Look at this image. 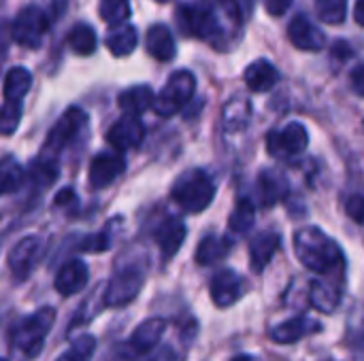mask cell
<instances>
[{
    "label": "cell",
    "instance_id": "6da1fadb",
    "mask_svg": "<svg viewBox=\"0 0 364 361\" xmlns=\"http://www.w3.org/2000/svg\"><path fill=\"white\" fill-rule=\"evenodd\" d=\"M222 15L230 17L222 0H186L179 4L177 21L183 34L196 36L200 40L211 43L215 49H222L230 38V28L226 26ZM228 21L235 23L232 17Z\"/></svg>",
    "mask_w": 364,
    "mask_h": 361
},
{
    "label": "cell",
    "instance_id": "7a4b0ae2",
    "mask_svg": "<svg viewBox=\"0 0 364 361\" xmlns=\"http://www.w3.org/2000/svg\"><path fill=\"white\" fill-rule=\"evenodd\" d=\"M294 253L299 262L316 272V274H326V277H339L343 274L346 268V255L343 249L337 245L335 238H331L324 230L316 226L301 228L294 234Z\"/></svg>",
    "mask_w": 364,
    "mask_h": 361
},
{
    "label": "cell",
    "instance_id": "3957f363",
    "mask_svg": "<svg viewBox=\"0 0 364 361\" xmlns=\"http://www.w3.org/2000/svg\"><path fill=\"white\" fill-rule=\"evenodd\" d=\"M55 323V309L43 306L32 315L17 319L9 332L11 351L23 361L36 360L45 347V340Z\"/></svg>",
    "mask_w": 364,
    "mask_h": 361
},
{
    "label": "cell",
    "instance_id": "277c9868",
    "mask_svg": "<svg viewBox=\"0 0 364 361\" xmlns=\"http://www.w3.org/2000/svg\"><path fill=\"white\" fill-rule=\"evenodd\" d=\"M218 185L205 168L183 170L171 187L173 202L186 213H203L211 206Z\"/></svg>",
    "mask_w": 364,
    "mask_h": 361
},
{
    "label": "cell",
    "instance_id": "5b68a950",
    "mask_svg": "<svg viewBox=\"0 0 364 361\" xmlns=\"http://www.w3.org/2000/svg\"><path fill=\"white\" fill-rule=\"evenodd\" d=\"M87 123V113L79 106H70L66 109L60 119L53 123V128L49 130L45 143H43V149L38 153V157H45V160H51V162H58L60 160V153L81 134V130L85 128Z\"/></svg>",
    "mask_w": 364,
    "mask_h": 361
},
{
    "label": "cell",
    "instance_id": "8992f818",
    "mask_svg": "<svg viewBox=\"0 0 364 361\" xmlns=\"http://www.w3.org/2000/svg\"><path fill=\"white\" fill-rule=\"evenodd\" d=\"M194 91L196 77L190 70H175L164 83V87L156 94L154 111L160 117H173L194 98Z\"/></svg>",
    "mask_w": 364,
    "mask_h": 361
},
{
    "label": "cell",
    "instance_id": "52a82bcc",
    "mask_svg": "<svg viewBox=\"0 0 364 361\" xmlns=\"http://www.w3.org/2000/svg\"><path fill=\"white\" fill-rule=\"evenodd\" d=\"M145 285V268L139 264H126L113 272L109 283L102 287L105 306H126L141 294Z\"/></svg>",
    "mask_w": 364,
    "mask_h": 361
},
{
    "label": "cell",
    "instance_id": "ba28073f",
    "mask_svg": "<svg viewBox=\"0 0 364 361\" xmlns=\"http://www.w3.org/2000/svg\"><path fill=\"white\" fill-rule=\"evenodd\" d=\"M49 30V15L41 6H23L13 19V38L26 49H38Z\"/></svg>",
    "mask_w": 364,
    "mask_h": 361
},
{
    "label": "cell",
    "instance_id": "9c48e42d",
    "mask_svg": "<svg viewBox=\"0 0 364 361\" xmlns=\"http://www.w3.org/2000/svg\"><path fill=\"white\" fill-rule=\"evenodd\" d=\"M309 147V132L301 121H290L282 130L267 134V151L277 160H292Z\"/></svg>",
    "mask_w": 364,
    "mask_h": 361
},
{
    "label": "cell",
    "instance_id": "30bf717a",
    "mask_svg": "<svg viewBox=\"0 0 364 361\" xmlns=\"http://www.w3.org/2000/svg\"><path fill=\"white\" fill-rule=\"evenodd\" d=\"M43 255H45V240L41 236H23L21 240H17L6 255V264L13 279L19 283L26 281L41 264Z\"/></svg>",
    "mask_w": 364,
    "mask_h": 361
},
{
    "label": "cell",
    "instance_id": "8fae6325",
    "mask_svg": "<svg viewBox=\"0 0 364 361\" xmlns=\"http://www.w3.org/2000/svg\"><path fill=\"white\" fill-rule=\"evenodd\" d=\"M166 328H168V323H166V319H162V317L145 319V321L130 334V338L126 340V345H124V355L130 357V360L147 357V355L158 347V343L162 340Z\"/></svg>",
    "mask_w": 364,
    "mask_h": 361
},
{
    "label": "cell",
    "instance_id": "7c38bea8",
    "mask_svg": "<svg viewBox=\"0 0 364 361\" xmlns=\"http://www.w3.org/2000/svg\"><path fill=\"white\" fill-rule=\"evenodd\" d=\"M143 138H145V126L136 115H124L107 130V143L113 149H117V153L141 147Z\"/></svg>",
    "mask_w": 364,
    "mask_h": 361
},
{
    "label": "cell",
    "instance_id": "4fadbf2b",
    "mask_svg": "<svg viewBox=\"0 0 364 361\" xmlns=\"http://www.w3.org/2000/svg\"><path fill=\"white\" fill-rule=\"evenodd\" d=\"M243 289L245 283L232 268L218 270L209 283V294L218 309H230L232 304H237L243 298Z\"/></svg>",
    "mask_w": 364,
    "mask_h": 361
},
{
    "label": "cell",
    "instance_id": "5bb4252c",
    "mask_svg": "<svg viewBox=\"0 0 364 361\" xmlns=\"http://www.w3.org/2000/svg\"><path fill=\"white\" fill-rule=\"evenodd\" d=\"M124 170H126V160L122 153L102 151L90 162V172H87L90 187L92 189H105L115 179H119Z\"/></svg>",
    "mask_w": 364,
    "mask_h": 361
},
{
    "label": "cell",
    "instance_id": "9a60e30c",
    "mask_svg": "<svg viewBox=\"0 0 364 361\" xmlns=\"http://www.w3.org/2000/svg\"><path fill=\"white\" fill-rule=\"evenodd\" d=\"M186 236H188V228H186V223H183L179 217H175V215L164 217V219L154 228V240H156L160 253H162L166 260L173 257V255L181 249Z\"/></svg>",
    "mask_w": 364,
    "mask_h": 361
},
{
    "label": "cell",
    "instance_id": "2e32d148",
    "mask_svg": "<svg viewBox=\"0 0 364 361\" xmlns=\"http://www.w3.org/2000/svg\"><path fill=\"white\" fill-rule=\"evenodd\" d=\"M290 194V181L279 170H262L256 181V200L260 206H273L286 200Z\"/></svg>",
    "mask_w": 364,
    "mask_h": 361
},
{
    "label": "cell",
    "instance_id": "e0dca14e",
    "mask_svg": "<svg viewBox=\"0 0 364 361\" xmlns=\"http://www.w3.org/2000/svg\"><path fill=\"white\" fill-rule=\"evenodd\" d=\"M320 330H322L320 321L305 317V315H299V317H292V319L271 328V338L277 345H294V343H299L311 334H318Z\"/></svg>",
    "mask_w": 364,
    "mask_h": 361
},
{
    "label": "cell",
    "instance_id": "ac0fdd59",
    "mask_svg": "<svg viewBox=\"0 0 364 361\" xmlns=\"http://www.w3.org/2000/svg\"><path fill=\"white\" fill-rule=\"evenodd\" d=\"M288 36H290L292 45L303 49V51H320V49H324V43H326L324 32L305 15H296L290 21Z\"/></svg>",
    "mask_w": 364,
    "mask_h": 361
},
{
    "label": "cell",
    "instance_id": "d6986e66",
    "mask_svg": "<svg viewBox=\"0 0 364 361\" xmlns=\"http://www.w3.org/2000/svg\"><path fill=\"white\" fill-rule=\"evenodd\" d=\"M87 277H90L87 264L81 260H70L58 270L53 287L62 298H68V296L79 294L87 285Z\"/></svg>",
    "mask_w": 364,
    "mask_h": 361
},
{
    "label": "cell",
    "instance_id": "ffe728a7",
    "mask_svg": "<svg viewBox=\"0 0 364 361\" xmlns=\"http://www.w3.org/2000/svg\"><path fill=\"white\" fill-rule=\"evenodd\" d=\"M343 302V287L339 285V281H324V279H316L309 285V304L320 311V313H335L337 306Z\"/></svg>",
    "mask_w": 364,
    "mask_h": 361
},
{
    "label": "cell",
    "instance_id": "44dd1931",
    "mask_svg": "<svg viewBox=\"0 0 364 361\" xmlns=\"http://www.w3.org/2000/svg\"><path fill=\"white\" fill-rule=\"evenodd\" d=\"M279 245H282V236L273 230L256 234V238H252V243H250V266H252V270L262 272L271 264L273 255L279 251Z\"/></svg>",
    "mask_w": 364,
    "mask_h": 361
},
{
    "label": "cell",
    "instance_id": "7402d4cb",
    "mask_svg": "<svg viewBox=\"0 0 364 361\" xmlns=\"http://www.w3.org/2000/svg\"><path fill=\"white\" fill-rule=\"evenodd\" d=\"M145 47H147L149 55H154L158 62H168L177 53L173 32L164 23H156V26H151L147 30V34H145Z\"/></svg>",
    "mask_w": 364,
    "mask_h": 361
},
{
    "label": "cell",
    "instance_id": "603a6c76",
    "mask_svg": "<svg viewBox=\"0 0 364 361\" xmlns=\"http://www.w3.org/2000/svg\"><path fill=\"white\" fill-rule=\"evenodd\" d=\"M245 85L256 91V94H264L269 89H273L279 81V70L269 62V60H256L245 68Z\"/></svg>",
    "mask_w": 364,
    "mask_h": 361
},
{
    "label": "cell",
    "instance_id": "cb8c5ba5",
    "mask_svg": "<svg viewBox=\"0 0 364 361\" xmlns=\"http://www.w3.org/2000/svg\"><path fill=\"white\" fill-rule=\"evenodd\" d=\"M250 119H252V104L243 96L230 98L224 104V109H222V128L228 134H235V132L245 130L247 123H250Z\"/></svg>",
    "mask_w": 364,
    "mask_h": 361
},
{
    "label": "cell",
    "instance_id": "d4e9b609",
    "mask_svg": "<svg viewBox=\"0 0 364 361\" xmlns=\"http://www.w3.org/2000/svg\"><path fill=\"white\" fill-rule=\"evenodd\" d=\"M156 102V94L151 91L149 85H132L128 89H124L117 96V104L124 111V115H141L147 109H151Z\"/></svg>",
    "mask_w": 364,
    "mask_h": 361
},
{
    "label": "cell",
    "instance_id": "484cf974",
    "mask_svg": "<svg viewBox=\"0 0 364 361\" xmlns=\"http://www.w3.org/2000/svg\"><path fill=\"white\" fill-rule=\"evenodd\" d=\"M230 251H232V243L228 238L218 236V234H209L196 247V264L211 266V264L224 260Z\"/></svg>",
    "mask_w": 364,
    "mask_h": 361
},
{
    "label": "cell",
    "instance_id": "4316f807",
    "mask_svg": "<svg viewBox=\"0 0 364 361\" xmlns=\"http://www.w3.org/2000/svg\"><path fill=\"white\" fill-rule=\"evenodd\" d=\"M107 47L109 51L115 55V57H126L130 55L134 49H136V43H139V32L134 26L130 23H124V26H117L113 28L109 34H107Z\"/></svg>",
    "mask_w": 364,
    "mask_h": 361
},
{
    "label": "cell",
    "instance_id": "83f0119b",
    "mask_svg": "<svg viewBox=\"0 0 364 361\" xmlns=\"http://www.w3.org/2000/svg\"><path fill=\"white\" fill-rule=\"evenodd\" d=\"M32 87V74L23 66H13L4 77V102H21Z\"/></svg>",
    "mask_w": 364,
    "mask_h": 361
},
{
    "label": "cell",
    "instance_id": "f1b7e54d",
    "mask_svg": "<svg viewBox=\"0 0 364 361\" xmlns=\"http://www.w3.org/2000/svg\"><path fill=\"white\" fill-rule=\"evenodd\" d=\"M68 47L77 53V55H92L98 47V38L92 26L87 23H75L66 36Z\"/></svg>",
    "mask_w": 364,
    "mask_h": 361
},
{
    "label": "cell",
    "instance_id": "f546056e",
    "mask_svg": "<svg viewBox=\"0 0 364 361\" xmlns=\"http://www.w3.org/2000/svg\"><path fill=\"white\" fill-rule=\"evenodd\" d=\"M254 223H256V202L250 198H241L228 217V226L235 234H245L254 228Z\"/></svg>",
    "mask_w": 364,
    "mask_h": 361
},
{
    "label": "cell",
    "instance_id": "4dcf8cb0",
    "mask_svg": "<svg viewBox=\"0 0 364 361\" xmlns=\"http://www.w3.org/2000/svg\"><path fill=\"white\" fill-rule=\"evenodd\" d=\"M23 181H26V172H23L21 164L13 155H4L2 164H0V189H2V194L17 191Z\"/></svg>",
    "mask_w": 364,
    "mask_h": 361
},
{
    "label": "cell",
    "instance_id": "1f68e13d",
    "mask_svg": "<svg viewBox=\"0 0 364 361\" xmlns=\"http://www.w3.org/2000/svg\"><path fill=\"white\" fill-rule=\"evenodd\" d=\"M28 177H30V181L34 183L36 189H45L51 183H55V179L60 177V166H58V162H51V160H45V157H36L32 162V166H30Z\"/></svg>",
    "mask_w": 364,
    "mask_h": 361
},
{
    "label": "cell",
    "instance_id": "d6a6232c",
    "mask_svg": "<svg viewBox=\"0 0 364 361\" xmlns=\"http://www.w3.org/2000/svg\"><path fill=\"white\" fill-rule=\"evenodd\" d=\"M117 223H119V219H111L105 226V230H100L98 234L85 236L79 243V251H85V253H102V251L111 249V245H113V232L117 230Z\"/></svg>",
    "mask_w": 364,
    "mask_h": 361
},
{
    "label": "cell",
    "instance_id": "836d02e7",
    "mask_svg": "<svg viewBox=\"0 0 364 361\" xmlns=\"http://www.w3.org/2000/svg\"><path fill=\"white\" fill-rule=\"evenodd\" d=\"M98 13L109 26H124V21L130 17V0H100Z\"/></svg>",
    "mask_w": 364,
    "mask_h": 361
},
{
    "label": "cell",
    "instance_id": "e575fe53",
    "mask_svg": "<svg viewBox=\"0 0 364 361\" xmlns=\"http://www.w3.org/2000/svg\"><path fill=\"white\" fill-rule=\"evenodd\" d=\"M316 13L328 26L343 23L348 15V0H316Z\"/></svg>",
    "mask_w": 364,
    "mask_h": 361
},
{
    "label": "cell",
    "instance_id": "d590c367",
    "mask_svg": "<svg viewBox=\"0 0 364 361\" xmlns=\"http://www.w3.org/2000/svg\"><path fill=\"white\" fill-rule=\"evenodd\" d=\"M94 353H96V338L92 334H83L55 361H90L94 357Z\"/></svg>",
    "mask_w": 364,
    "mask_h": 361
},
{
    "label": "cell",
    "instance_id": "8d00e7d4",
    "mask_svg": "<svg viewBox=\"0 0 364 361\" xmlns=\"http://www.w3.org/2000/svg\"><path fill=\"white\" fill-rule=\"evenodd\" d=\"M348 343L352 349H356L364 355V304L356 306L348 321Z\"/></svg>",
    "mask_w": 364,
    "mask_h": 361
},
{
    "label": "cell",
    "instance_id": "74e56055",
    "mask_svg": "<svg viewBox=\"0 0 364 361\" xmlns=\"http://www.w3.org/2000/svg\"><path fill=\"white\" fill-rule=\"evenodd\" d=\"M21 111H23L21 102H4V104H2L0 130H2L4 136H11V134L17 130V126H19V121H21Z\"/></svg>",
    "mask_w": 364,
    "mask_h": 361
},
{
    "label": "cell",
    "instance_id": "f35d334b",
    "mask_svg": "<svg viewBox=\"0 0 364 361\" xmlns=\"http://www.w3.org/2000/svg\"><path fill=\"white\" fill-rule=\"evenodd\" d=\"M222 2H224L226 11L230 13V17H232L239 26L250 17V13H252V9H254V0H222Z\"/></svg>",
    "mask_w": 364,
    "mask_h": 361
},
{
    "label": "cell",
    "instance_id": "ab89813d",
    "mask_svg": "<svg viewBox=\"0 0 364 361\" xmlns=\"http://www.w3.org/2000/svg\"><path fill=\"white\" fill-rule=\"evenodd\" d=\"M346 213L352 221L356 223H364V196L360 194H354L346 200Z\"/></svg>",
    "mask_w": 364,
    "mask_h": 361
},
{
    "label": "cell",
    "instance_id": "60d3db41",
    "mask_svg": "<svg viewBox=\"0 0 364 361\" xmlns=\"http://www.w3.org/2000/svg\"><path fill=\"white\" fill-rule=\"evenodd\" d=\"M53 204L58 206V209H77V204H79V200H77V194L70 189V187H64L58 196H55V200H53Z\"/></svg>",
    "mask_w": 364,
    "mask_h": 361
},
{
    "label": "cell",
    "instance_id": "b9f144b4",
    "mask_svg": "<svg viewBox=\"0 0 364 361\" xmlns=\"http://www.w3.org/2000/svg\"><path fill=\"white\" fill-rule=\"evenodd\" d=\"M292 2H294V0H262L267 13H269V15H275V17L284 15V13L292 6Z\"/></svg>",
    "mask_w": 364,
    "mask_h": 361
},
{
    "label": "cell",
    "instance_id": "7bdbcfd3",
    "mask_svg": "<svg viewBox=\"0 0 364 361\" xmlns=\"http://www.w3.org/2000/svg\"><path fill=\"white\" fill-rule=\"evenodd\" d=\"M350 85H352V89H354L358 96H363L364 98V62L363 64H358V66H354V70H352V74H350Z\"/></svg>",
    "mask_w": 364,
    "mask_h": 361
},
{
    "label": "cell",
    "instance_id": "ee69618b",
    "mask_svg": "<svg viewBox=\"0 0 364 361\" xmlns=\"http://www.w3.org/2000/svg\"><path fill=\"white\" fill-rule=\"evenodd\" d=\"M354 19H356L360 26H364V0H358V2H356V9H354Z\"/></svg>",
    "mask_w": 364,
    "mask_h": 361
},
{
    "label": "cell",
    "instance_id": "f6af8a7d",
    "mask_svg": "<svg viewBox=\"0 0 364 361\" xmlns=\"http://www.w3.org/2000/svg\"><path fill=\"white\" fill-rule=\"evenodd\" d=\"M230 361H260V357H256V355H237Z\"/></svg>",
    "mask_w": 364,
    "mask_h": 361
},
{
    "label": "cell",
    "instance_id": "bcb514c9",
    "mask_svg": "<svg viewBox=\"0 0 364 361\" xmlns=\"http://www.w3.org/2000/svg\"><path fill=\"white\" fill-rule=\"evenodd\" d=\"M156 2H171V0H156Z\"/></svg>",
    "mask_w": 364,
    "mask_h": 361
},
{
    "label": "cell",
    "instance_id": "7dc6e473",
    "mask_svg": "<svg viewBox=\"0 0 364 361\" xmlns=\"http://www.w3.org/2000/svg\"><path fill=\"white\" fill-rule=\"evenodd\" d=\"M2 361H9V360H2Z\"/></svg>",
    "mask_w": 364,
    "mask_h": 361
}]
</instances>
